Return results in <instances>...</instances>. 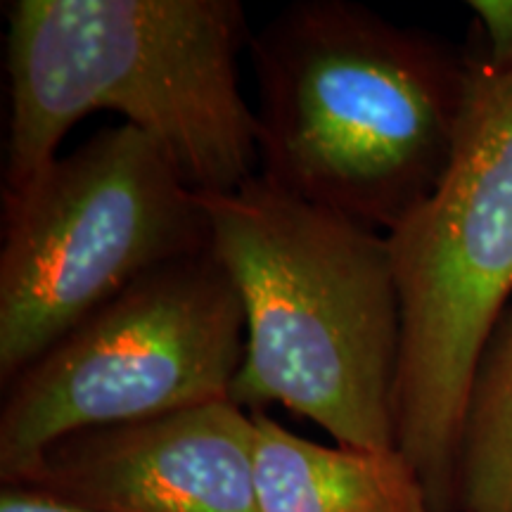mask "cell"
I'll use <instances>...</instances> for the list:
<instances>
[{"mask_svg":"<svg viewBox=\"0 0 512 512\" xmlns=\"http://www.w3.org/2000/svg\"><path fill=\"white\" fill-rule=\"evenodd\" d=\"M238 0H17L8 10L3 200L57 159L93 112H117L166 152L197 195L233 192L259 162L240 91Z\"/></svg>","mask_w":512,"mask_h":512,"instance_id":"cell-1","label":"cell"},{"mask_svg":"<svg viewBox=\"0 0 512 512\" xmlns=\"http://www.w3.org/2000/svg\"><path fill=\"white\" fill-rule=\"evenodd\" d=\"M261 176L392 233L444 176L467 53L344 0H304L249 38Z\"/></svg>","mask_w":512,"mask_h":512,"instance_id":"cell-2","label":"cell"},{"mask_svg":"<svg viewBox=\"0 0 512 512\" xmlns=\"http://www.w3.org/2000/svg\"><path fill=\"white\" fill-rule=\"evenodd\" d=\"M200 200L245 311L230 401L252 413L280 403L337 446L399 448L401 297L387 235L261 174Z\"/></svg>","mask_w":512,"mask_h":512,"instance_id":"cell-3","label":"cell"},{"mask_svg":"<svg viewBox=\"0 0 512 512\" xmlns=\"http://www.w3.org/2000/svg\"><path fill=\"white\" fill-rule=\"evenodd\" d=\"M387 242L401 297L396 446L432 512H458L467 401L512 294V69L479 48L451 162Z\"/></svg>","mask_w":512,"mask_h":512,"instance_id":"cell-4","label":"cell"},{"mask_svg":"<svg viewBox=\"0 0 512 512\" xmlns=\"http://www.w3.org/2000/svg\"><path fill=\"white\" fill-rule=\"evenodd\" d=\"M207 249L200 195L138 128H102L57 157L3 200V387L143 275Z\"/></svg>","mask_w":512,"mask_h":512,"instance_id":"cell-5","label":"cell"},{"mask_svg":"<svg viewBox=\"0 0 512 512\" xmlns=\"http://www.w3.org/2000/svg\"><path fill=\"white\" fill-rule=\"evenodd\" d=\"M245 311L211 249L126 287L5 384L0 484L57 441L230 401Z\"/></svg>","mask_w":512,"mask_h":512,"instance_id":"cell-6","label":"cell"},{"mask_svg":"<svg viewBox=\"0 0 512 512\" xmlns=\"http://www.w3.org/2000/svg\"><path fill=\"white\" fill-rule=\"evenodd\" d=\"M10 484L88 512H261L252 413L233 401L74 434Z\"/></svg>","mask_w":512,"mask_h":512,"instance_id":"cell-7","label":"cell"},{"mask_svg":"<svg viewBox=\"0 0 512 512\" xmlns=\"http://www.w3.org/2000/svg\"><path fill=\"white\" fill-rule=\"evenodd\" d=\"M261 512H432L415 467L399 448L323 446L252 413Z\"/></svg>","mask_w":512,"mask_h":512,"instance_id":"cell-8","label":"cell"},{"mask_svg":"<svg viewBox=\"0 0 512 512\" xmlns=\"http://www.w3.org/2000/svg\"><path fill=\"white\" fill-rule=\"evenodd\" d=\"M458 512H512V311L479 361L458 458Z\"/></svg>","mask_w":512,"mask_h":512,"instance_id":"cell-9","label":"cell"},{"mask_svg":"<svg viewBox=\"0 0 512 512\" xmlns=\"http://www.w3.org/2000/svg\"><path fill=\"white\" fill-rule=\"evenodd\" d=\"M467 8L479 22L482 55L498 67L512 69V0H472Z\"/></svg>","mask_w":512,"mask_h":512,"instance_id":"cell-10","label":"cell"},{"mask_svg":"<svg viewBox=\"0 0 512 512\" xmlns=\"http://www.w3.org/2000/svg\"><path fill=\"white\" fill-rule=\"evenodd\" d=\"M0 512H88L22 484L0 486Z\"/></svg>","mask_w":512,"mask_h":512,"instance_id":"cell-11","label":"cell"}]
</instances>
